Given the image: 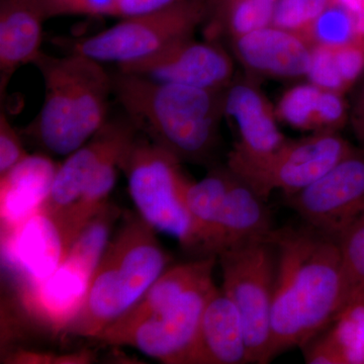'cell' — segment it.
I'll use <instances>...</instances> for the list:
<instances>
[{"mask_svg": "<svg viewBox=\"0 0 364 364\" xmlns=\"http://www.w3.org/2000/svg\"><path fill=\"white\" fill-rule=\"evenodd\" d=\"M122 213L109 203L72 243L59 267L40 284L18 287L21 308L53 333H66L90 291L93 275Z\"/></svg>", "mask_w": 364, "mask_h": 364, "instance_id": "5", "label": "cell"}, {"mask_svg": "<svg viewBox=\"0 0 364 364\" xmlns=\"http://www.w3.org/2000/svg\"><path fill=\"white\" fill-rule=\"evenodd\" d=\"M112 93L136 131L181 162L212 159L225 117V90L162 82L119 71Z\"/></svg>", "mask_w": 364, "mask_h": 364, "instance_id": "3", "label": "cell"}, {"mask_svg": "<svg viewBox=\"0 0 364 364\" xmlns=\"http://www.w3.org/2000/svg\"><path fill=\"white\" fill-rule=\"evenodd\" d=\"M231 43L239 62L256 75L298 78L308 73L313 45L301 33L269 25Z\"/></svg>", "mask_w": 364, "mask_h": 364, "instance_id": "16", "label": "cell"}, {"mask_svg": "<svg viewBox=\"0 0 364 364\" xmlns=\"http://www.w3.org/2000/svg\"><path fill=\"white\" fill-rule=\"evenodd\" d=\"M277 255L272 314L270 360L304 347L335 320L345 306L338 241L306 226L274 230Z\"/></svg>", "mask_w": 364, "mask_h": 364, "instance_id": "1", "label": "cell"}, {"mask_svg": "<svg viewBox=\"0 0 364 364\" xmlns=\"http://www.w3.org/2000/svg\"><path fill=\"white\" fill-rule=\"evenodd\" d=\"M21 133L11 126L6 114L0 116V176L20 164L28 156Z\"/></svg>", "mask_w": 364, "mask_h": 364, "instance_id": "32", "label": "cell"}, {"mask_svg": "<svg viewBox=\"0 0 364 364\" xmlns=\"http://www.w3.org/2000/svg\"><path fill=\"white\" fill-rule=\"evenodd\" d=\"M184 1L188 0H116L119 18L155 13Z\"/></svg>", "mask_w": 364, "mask_h": 364, "instance_id": "35", "label": "cell"}, {"mask_svg": "<svg viewBox=\"0 0 364 364\" xmlns=\"http://www.w3.org/2000/svg\"><path fill=\"white\" fill-rule=\"evenodd\" d=\"M224 111L239 135L228 155V165L262 159L287 141L279 130L277 112L252 80L232 81L225 90Z\"/></svg>", "mask_w": 364, "mask_h": 364, "instance_id": "14", "label": "cell"}, {"mask_svg": "<svg viewBox=\"0 0 364 364\" xmlns=\"http://www.w3.org/2000/svg\"><path fill=\"white\" fill-rule=\"evenodd\" d=\"M69 249L58 222L43 208L16 227L1 232L2 262L16 277L18 287L47 279Z\"/></svg>", "mask_w": 364, "mask_h": 364, "instance_id": "13", "label": "cell"}, {"mask_svg": "<svg viewBox=\"0 0 364 364\" xmlns=\"http://www.w3.org/2000/svg\"><path fill=\"white\" fill-rule=\"evenodd\" d=\"M136 132L129 119L126 123L107 121L87 143L59 165L51 193L43 208L56 221L61 219L78 200L100 163L126 148L135 138Z\"/></svg>", "mask_w": 364, "mask_h": 364, "instance_id": "15", "label": "cell"}, {"mask_svg": "<svg viewBox=\"0 0 364 364\" xmlns=\"http://www.w3.org/2000/svg\"><path fill=\"white\" fill-rule=\"evenodd\" d=\"M46 21L64 16L119 18L116 0H37Z\"/></svg>", "mask_w": 364, "mask_h": 364, "instance_id": "29", "label": "cell"}, {"mask_svg": "<svg viewBox=\"0 0 364 364\" xmlns=\"http://www.w3.org/2000/svg\"><path fill=\"white\" fill-rule=\"evenodd\" d=\"M312 45L341 47L356 39L355 26L351 14L338 4L331 1L314 21L306 35Z\"/></svg>", "mask_w": 364, "mask_h": 364, "instance_id": "26", "label": "cell"}, {"mask_svg": "<svg viewBox=\"0 0 364 364\" xmlns=\"http://www.w3.org/2000/svg\"><path fill=\"white\" fill-rule=\"evenodd\" d=\"M351 14L355 26L356 39L364 41V0H332Z\"/></svg>", "mask_w": 364, "mask_h": 364, "instance_id": "38", "label": "cell"}, {"mask_svg": "<svg viewBox=\"0 0 364 364\" xmlns=\"http://www.w3.org/2000/svg\"><path fill=\"white\" fill-rule=\"evenodd\" d=\"M75 90L77 128L83 144L97 133L107 119L112 75L102 63L77 53H70Z\"/></svg>", "mask_w": 364, "mask_h": 364, "instance_id": "21", "label": "cell"}, {"mask_svg": "<svg viewBox=\"0 0 364 364\" xmlns=\"http://www.w3.org/2000/svg\"><path fill=\"white\" fill-rule=\"evenodd\" d=\"M45 83L42 109L21 134L44 154L68 156L85 145L79 136L70 55L41 53L33 62Z\"/></svg>", "mask_w": 364, "mask_h": 364, "instance_id": "11", "label": "cell"}, {"mask_svg": "<svg viewBox=\"0 0 364 364\" xmlns=\"http://www.w3.org/2000/svg\"><path fill=\"white\" fill-rule=\"evenodd\" d=\"M95 352L81 350L71 353L56 354L51 352L18 350L11 352L4 358V363L13 364H87L95 361Z\"/></svg>", "mask_w": 364, "mask_h": 364, "instance_id": "33", "label": "cell"}, {"mask_svg": "<svg viewBox=\"0 0 364 364\" xmlns=\"http://www.w3.org/2000/svg\"><path fill=\"white\" fill-rule=\"evenodd\" d=\"M349 122L354 136L364 147V86L352 105L349 112Z\"/></svg>", "mask_w": 364, "mask_h": 364, "instance_id": "37", "label": "cell"}, {"mask_svg": "<svg viewBox=\"0 0 364 364\" xmlns=\"http://www.w3.org/2000/svg\"><path fill=\"white\" fill-rule=\"evenodd\" d=\"M181 163L146 136H135L122 153L119 167L128 179L132 200L144 221L193 250L191 223L184 202L191 181L181 171Z\"/></svg>", "mask_w": 364, "mask_h": 364, "instance_id": "6", "label": "cell"}, {"mask_svg": "<svg viewBox=\"0 0 364 364\" xmlns=\"http://www.w3.org/2000/svg\"><path fill=\"white\" fill-rule=\"evenodd\" d=\"M306 361L312 364H342L339 352L328 334L309 348Z\"/></svg>", "mask_w": 364, "mask_h": 364, "instance_id": "36", "label": "cell"}, {"mask_svg": "<svg viewBox=\"0 0 364 364\" xmlns=\"http://www.w3.org/2000/svg\"><path fill=\"white\" fill-rule=\"evenodd\" d=\"M243 363H249V354L240 314L217 287L205 306L186 364Z\"/></svg>", "mask_w": 364, "mask_h": 364, "instance_id": "17", "label": "cell"}, {"mask_svg": "<svg viewBox=\"0 0 364 364\" xmlns=\"http://www.w3.org/2000/svg\"><path fill=\"white\" fill-rule=\"evenodd\" d=\"M274 230L267 200L232 173L215 231L214 255L248 242L268 240Z\"/></svg>", "mask_w": 364, "mask_h": 364, "instance_id": "20", "label": "cell"}, {"mask_svg": "<svg viewBox=\"0 0 364 364\" xmlns=\"http://www.w3.org/2000/svg\"><path fill=\"white\" fill-rule=\"evenodd\" d=\"M338 91L321 90L315 116V131L337 132L349 121V112Z\"/></svg>", "mask_w": 364, "mask_h": 364, "instance_id": "31", "label": "cell"}, {"mask_svg": "<svg viewBox=\"0 0 364 364\" xmlns=\"http://www.w3.org/2000/svg\"><path fill=\"white\" fill-rule=\"evenodd\" d=\"M334 55L340 76L348 90L364 72V41L355 40L334 48Z\"/></svg>", "mask_w": 364, "mask_h": 364, "instance_id": "34", "label": "cell"}, {"mask_svg": "<svg viewBox=\"0 0 364 364\" xmlns=\"http://www.w3.org/2000/svg\"><path fill=\"white\" fill-rule=\"evenodd\" d=\"M354 150L337 132L318 131L298 140L287 139L262 159L227 167L267 200L277 189L286 198L308 188Z\"/></svg>", "mask_w": 364, "mask_h": 364, "instance_id": "9", "label": "cell"}, {"mask_svg": "<svg viewBox=\"0 0 364 364\" xmlns=\"http://www.w3.org/2000/svg\"><path fill=\"white\" fill-rule=\"evenodd\" d=\"M231 176L228 167L214 169L202 181H189L186 186L184 202L191 223L193 251L205 256L214 255L215 231Z\"/></svg>", "mask_w": 364, "mask_h": 364, "instance_id": "22", "label": "cell"}, {"mask_svg": "<svg viewBox=\"0 0 364 364\" xmlns=\"http://www.w3.org/2000/svg\"><path fill=\"white\" fill-rule=\"evenodd\" d=\"M284 198L306 226L338 241L364 212V150H354L317 181Z\"/></svg>", "mask_w": 364, "mask_h": 364, "instance_id": "10", "label": "cell"}, {"mask_svg": "<svg viewBox=\"0 0 364 364\" xmlns=\"http://www.w3.org/2000/svg\"><path fill=\"white\" fill-rule=\"evenodd\" d=\"M119 70L208 90H226L234 80L233 60L229 53L215 41L200 42L193 36L151 58L119 66Z\"/></svg>", "mask_w": 364, "mask_h": 364, "instance_id": "12", "label": "cell"}, {"mask_svg": "<svg viewBox=\"0 0 364 364\" xmlns=\"http://www.w3.org/2000/svg\"><path fill=\"white\" fill-rule=\"evenodd\" d=\"M208 11L210 0H188L155 13L122 18L102 32L72 43L71 53L117 66L142 61L193 37Z\"/></svg>", "mask_w": 364, "mask_h": 364, "instance_id": "8", "label": "cell"}, {"mask_svg": "<svg viewBox=\"0 0 364 364\" xmlns=\"http://www.w3.org/2000/svg\"><path fill=\"white\" fill-rule=\"evenodd\" d=\"M306 77L314 85L326 90H347L335 61L334 47L324 45H313L310 66Z\"/></svg>", "mask_w": 364, "mask_h": 364, "instance_id": "30", "label": "cell"}, {"mask_svg": "<svg viewBox=\"0 0 364 364\" xmlns=\"http://www.w3.org/2000/svg\"><path fill=\"white\" fill-rule=\"evenodd\" d=\"M218 256L167 268L128 312L97 340L129 346L166 364H186L203 310L217 289L213 273Z\"/></svg>", "mask_w": 364, "mask_h": 364, "instance_id": "2", "label": "cell"}, {"mask_svg": "<svg viewBox=\"0 0 364 364\" xmlns=\"http://www.w3.org/2000/svg\"><path fill=\"white\" fill-rule=\"evenodd\" d=\"M332 0H277L272 25L306 37Z\"/></svg>", "mask_w": 364, "mask_h": 364, "instance_id": "28", "label": "cell"}, {"mask_svg": "<svg viewBox=\"0 0 364 364\" xmlns=\"http://www.w3.org/2000/svg\"><path fill=\"white\" fill-rule=\"evenodd\" d=\"M156 232L140 215H124L100 258L85 306L66 334L97 339L159 279L169 258Z\"/></svg>", "mask_w": 364, "mask_h": 364, "instance_id": "4", "label": "cell"}, {"mask_svg": "<svg viewBox=\"0 0 364 364\" xmlns=\"http://www.w3.org/2000/svg\"><path fill=\"white\" fill-rule=\"evenodd\" d=\"M277 0H210L214 9L210 33L225 32L230 39L272 25Z\"/></svg>", "mask_w": 364, "mask_h": 364, "instance_id": "23", "label": "cell"}, {"mask_svg": "<svg viewBox=\"0 0 364 364\" xmlns=\"http://www.w3.org/2000/svg\"><path fill=\"white\" fill-rule=\"evenodd\" d=\"M335 322L328 335L339 352L342 364H364V299L347 304Z\"/></svg>", "mask_w": 364, "mask_h": 364, "instance_id": "24", "label": "cell"}, {"mask_svg": "<svg viewBox=\"0 0 364 364\" xmlns=\"http://www.w3.org/2000/svg\"><path fill=\"white\" fill-rule=\"evenodd\" d=\"M321 90L311 82L289 88L277 104V117L294 128L315 131L316 109Z\"/></svg>", "mask_w": 364, "mask_h": 364, "instance_id": "27", "label": "cell"}, {"mask_svg": "<svg viewBox=\"0 0 364 364\" xmlns=\"http://www.w3.org/2000/svg\"><path fill=\"white\" fill-rule=\"evenodd\" d=\"M46 18L37 0H0V90L40 56Z\"/></svg>", "mask_w": 364, "mask_h": 364, "instance_id": "18", "label": "cell"}, {"mask_svg": "<svg viewBox=\"0 0 364 364\" xmlns=\"http://www.w3.org/2000/svg\"><path fill=\"white\" fill-rule=\"evenodd\" d=\"M222 268L223 291L240 314L249 363L270 361L272 314L277 255L268 240L248 242L218 255Z\"/></svg>", "mask_w": 364, "mask_h": 364, "instance_id": "7", "label": "cell"}, {"mask_svg": "<svg viewBox=\"0 0 364 364\" xmlns=\"http://www.w3.org/2000/svg\"><path fill=\"white\" fill-rule=\"evenodd\" d=\"M364 299V291H363V293L359 294L358 296H356L355 298H354L353 299ZM353 299H352V301H353ZM350 301H349V303H350Z\"/></svg>", "mask_w": 364, "mask_h": 364, "instance_id": "39", "label": "cell"}, {"mask_svg": "<svg viewBox=\"0 0 364 364\" xmlns=\"http://www.w3.org/2000/svg\"><path fill=\"white\" fill-rule=\"evenodd\" d=\"M59 165L44 153L28 155L0 176L1 232L25 221L44 207Z\"/></svg>", "mask_w": 364, "mask_h": 364, "instance_id": "19", "label": "cell"}, {"mask_svg": "<svg viewBox=\"0 0 364 364\" xmlns=\"http://www.w3.org/2000/svg\"><path fill=\"white\" fill-rule=\"evenodd\" d=\"M338 244L346 306L364 291V212L340 236Z\"/></svg>", "mask_w": 364, "mask_h": 364, "instance_id": "25", "label": "cell"}]
</instances>
